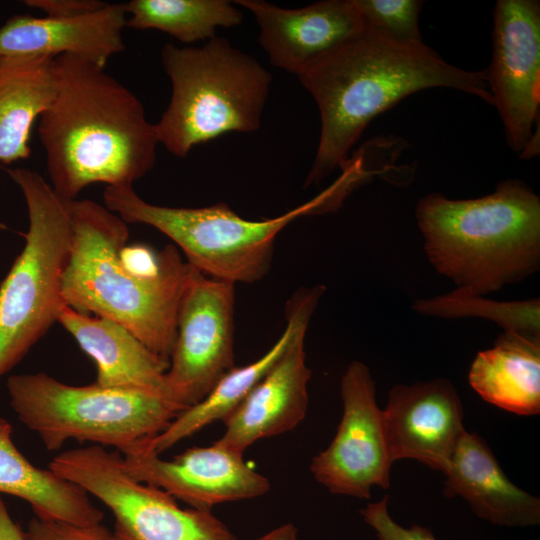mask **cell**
Listing matches in <instances>:
<instances>
[{
  "label": "cell",
  "instance_id": "obj_31",
  "mask_svg": "<svg viewBox=\"0 0 540 540\" xmlns=\"http://www.w3.org/2000/svg\"><path fill=\"white\" fill-rule=\"evenodd\" d=\"M256 540H297V528L292 523L278 526Z\"/></svg>",
  "mask_w": 540,
  "mask_h": 540
},
{
  "label": "cell",
  "instance_id": "obj_12",
  "mask_svg": "<svg viewBox=\"0 0 540 540\" xmlns=\"http://www.w3.org/2000/svg\"><path fill=\"white\" fill-rule=\"evenodd\" d=\"M493 54L486 69L493 105L511 149L532 141L540 104V2L498 0L493 12Z\"/></svg>",
  "mask_w": 540,
  "mask_h": 540
},
{
  "label": "cell",
  "instance_id": "obj_16",
  "mask_svg": "<svg viewBox=\"0 0 540 540\" xmlns=\"http://www.w3.org/2000/svg\"><path fill=\"white\" fill-rule=\"evenodd\" d=\"M307 328L291 343L242 403L223 421L218 445L244 454L253 443L294 429L306 416L311 370L306 364Z\"/></svg>",
  "mask_w": 540,
  "mask_h": 540
},
{
  "label": "cell",
  "instance_id": "obj_3",
  "mask_svg": "<svg viewBox=\"0 0 540 540\" xmlns=\"http://www.w3.org/2000/svg\"><path fill=\"white\" fill-rule=\"evenodd\" d=\"M69 209L72 243L62 284L65 304L119 323L169 361L179 306L198 270L168 244L160 251V272L139 275L121 255L129 232L120 216L89 199L69 201Z\"/></svg>",
  "mask_w": 540,
  "mask_h": 540
},
{
  "label": "cell",
  "instance_id": "obj_2",
  "mask_svg": "<svg viewBox=\"0 0 540 540\" xmlns=\"http://www.w3.org/2000/svg\"><path fill=\"white\" fill-rule=\"evenodd\" d=\"M55 96L39 137L50 185L66 201L90 184L133 186L154 167L159 144L137 96L103 67L54 58Z\"/></svg>",
  "mask_w": 540,
  "mask_h": 540
},
{
  "label": "cell",
  "instance_id": "obj_8",
  "mask_svg": "<svg viewBox=\"0 0 540 540\" xmlns=\"http://www.w3.org/2000/svg\"><path fill=\"white\" fill-rule=\"evenodd\" d=\"M10 405L49 451L68 440L112 446L129 454L162 432L181 412L164 396L140 390L65 384L46 373L12 375Z\"/></svg>",
  "mask_w": 540,
  "mask_h": 540
},
{
  "label": "cell",
  "instance_id": "obj_1",
  "mask_svg": "<svg viewBox=\"0 0 540 540\" xmlns=\"http://www.w3.org/2000/svg\"><path fill=\"white\" fill-rule=\"evenodd\" d=\"M313 96L321 131L305 186L348 165V153L370 121L406 96L445 87L493 105L486 71H469L443 60L422 43L395 41L367 28L313 60L298 75Z\"/></svg>",
  "mask_w": 540,
  "mask_h": 540
},
{
  "label": "cell",
  "instance_id": "obj_19",
  "mask_svg": "<svg viewBox=\"0 0 540 540\" xmlns=\"http://www.w3.org/2000/svg\"><path fill=\"white\" fill-rule=\"evenodd\" d=\"M442 473L445 495L464 499L479 518L501 527L540 523V499L510 481L478 434L464 432Z\"/></svg>",
  "mask_w": 540,
  "mask_h": 540
},
{
  "label": "cell",
  "instance_id": "obj_22",
  "mask_svg": "<svg viewBox=\"0 0 540 540\" xmlns=\"http://www.w3.org/2000/svg\"><path fill=\"white\" fill-rule=\"evenodd\" d=\"M11 424L0 416V495L30 504L36 517L79 525L102 523L104 514L79 486L34 466L15 446Z\"/></svg>",
  "mask_w": 540,
  "mask_h": 540
},
{
  "label": "cell",
  "instance_id": "obj_13",
  "mask_svg": "<svg viewBox=\"0 0 540 540\" xmlns=\"http://www.w3.org/2000/svg\"><path fill=\"white\" fill-rule=\"evenodd\" d=\"M123 459L131 477L194 509L211 511L216 505L253 499L270 490L268 478L253 470L243 454L215 442L189 448L171 460L142 445Z\"/></svg>",
  "mask_w": 540,
  "mask_h": 540
},
{
  "label": "cell",
  "instance_id": "obj_26",
  "mask_svg": "<svg viewBox=\"0 0 540 540\" xmlns=\"http://www.w3.org/2000/svg\"><path fill=\"white\" fill-rule=\"evenodd\" d=\"M365 26L403 43L424 42L419 29L421 0H354Z\"/></svg>",
  "mask_w": 540,
  "mask_h": 540
},
{
  "label": "cell",
  "instance_id": "obj_11",
  "mask_svg": "<svg viewBox=\"0 0 540 540\" xmlns=\"http://www.w3.org/2000/svg\"><path fill=\"white\" fill-rule=\"evenodd\" d=\"M342 416L329 446L314 456L310 471L330 493L368 499L374 486L387 489L393 461L382 409L369 368L353 361L340 384Z\"/></svg>",
  "mask_w": 540,
  "mask_h": 540
},
{
  "label": "cell",
  "instance_id": "obj_14",
  "mask_svg": "<svg viewBox=\"0 0 540 540\" xmlns=\"http://www.w3.org/2000/svg\"><path fill=\"white\" fill-rule=\"evenodd\" d=\"M382 416L393 463L414 459L441 472L466 431L460 396L446 379L395 385Z\"/></svg>",
  "mask_w": 540,
  "mask_h": 540
},
{
  "label": "cell",
  "instance_id": "obj_28",
  "mask_svg": "<svg viewBox=\"0 0 540 540\" xmlns=\"http://www.w3.org/2000/svg\"><path fill=\"white\" fill-rule=\"evenodd\" d=\"M388 502L389 497L384 496L360 510L364 522L374 530L378 540H436L426 527L418 524L404 527L398 524L389 513Z\"/></svg>",
  "mask_w": 540,
  "mask_h": 540
},
{
  "label": "cell",
  "instance_id": "obj_21",
  "mask_svg": "<svg viewBox=\"0 0 540 540\" xmlns=\"http://www.w3.org/2000/svg\"><path fill=\"white\" fill-rule=\"evenodd\" d=\"M468 380L486 402L511 413H540V336L504 331L478 352Z\"/></svg>",
  "mask_w": 540,
  "mask_h": 540
},
{
  "label": "cell",
  "instance_id": "obj_6",
  "mask_svg": "<svg viewBox=\"0 0 540 540\" xmlns=\"http://www.w3.org/2000/svg\"><path fill=\"white\" fill-rule=\"evenodd\" d=\"M103 200L126 223L149 225L168 236L202 274L236 284L253 283L267 274L276 237L287 225L333 209L343 197L335 183L312 200L263 220L242 218L225 203L199 208L155 205L142 199L133 186H106Z\"/></svg>",
  "mask_w": 540,
  "mask_h": 540
},
{
  "label": "cell",
  "instance_id": "obj_4",
  "mask_svg": "<svg viewBox=\"0 0 540 540\" xmlns=\"http://www.w3.org/2000/svg\"><path fill=\"white\" fill-rule=\"evenodd\" d=\"M415 216L428 260L457 288L484 296L539 269L540 198L520 181L475 199L428 194Z\"/></svg>",
  "mask_w": 540,
  "mask_h": 540
},
{
  "label": "cell",
  "instance_id": "obj_30",
  "mask_svg": "<svg viewBox=\"0 0 540 540\" xmlns=\"http://www.w3.org/2000/svg\"><path fill=\"white\" fill-rule=\"evenodd\" d=\"M0 540H24L23 530L12 520L1 495Z\"/></svg>",
  "mask_w": 540,
  "mask_h": 540
},
{
  "label": "cell",
  "instance_id": "obj_29",
  "mask_svg": "<svg viewBox=\"0 0 540 540\" xmlns=\"http://www.w3.org/2000/svg\"><path fill=\"white\" fill-rule=\"evenodd\" d=\"M28 7L43 11L47 17L73 18L93 13L107 3L99 0H26Z\"/></svg>",
  "mask_w": 540,
  "mask_h": 540
},
{
  "label": "cell",
  "instance_id": "obj_23",
  "mask_svg": "<svg viewBox=\"0 0 540 540\" xmlns=\"http://www.w3.org/2000/svg\"><path fill=\"white\" fill-rule=\"evenodd\" d=\"M55 92L54 58H0V162L30 156L32 126Z\"/></svg>",
  "mask_w": 540,
  "mask_h": 540
},
{
  "label": "cell",
  "instance_id": "obj_27",
  "mask_svg": "<svg viewBox=\"0 0 540 540\" xmlns=\"http://www.w3.org/2000/svg\"><path fill=\"white\" fill-rule=\"evenodd\" d=\"M24 540H116L102 523L79 525L35 517L23 531Z\"/></svg>",
  "mask_w": 540,
  "mask_h": 540
},
{
  "label": "cell",
  "instance_id": "obj_7",
  "mask_svg": "<svg viewBox=\"0 0 540 540\" xmlns=\"http://www.w3.org/2000/svg\"><path fill=\"white\" fill-rule=\"evenodd\" d=\"M25 199V244L0 284V376L13 369L49 331L65 304L63 276L69 262V201L27 168L7 169Z\"/></svg>",
  "mask_w": 540,
  "mask_h": 540
},
{
  "label": "cell",
  "instance_id": "obj_17",
  "mask_svg": "<svg viewBox=\"0 0 540 540\" xmlns=\"http://www.w3.org/2000/svg\"><path fill=\"white\" fill-rule=\"evenodd\" d=\"M123 3L73 18L15 15L0 28V58L72 55L105 67L125 49Z\"/></svg>",
  "mask_w": 540,
  "mask_h": 540
},
{
  "label": "cell",
  "instance_id": "obj_10",
  "mask_svg": "<svg viewBox=\"0 0 540 540\" xmlns=\"http://www.w3.org/2000/svg\"><path fill=\"white\" fill-rule=\"evenodd\" d=\"M235 284L197 271L177 316L164 397L183 410L200 402L234 365Z\"/></svg>",
  "mask_w": 540,
  "mask_h": 540
},
{
  "label": "cell",
  "instance_id": "obj_25",
  "mask_svg": "<svg viewBox=\"0 0 540 540\" xmlns=\"http://www.w3.org/2000/svg\"><path fill=\"white\" fill-rule=\"evenodd\" d=\"M412 308L417 313L441 318H485L495 322L504 331L529 333L540 336V301L538 298L499 302L484 298L465 288L430 299L416 300Z\"/></svg>",
  "mask_w": 540,
  "mask_h": 540
},
{
  "label": "cell",
  "instance_id": "obj_9",
  "mask_svg": "<svg viewBox=\"0 0 540 540\" xmlns=\"http://www.w3.org/2000/svg\"><path fill=\"white\" fill-rule=\"evenodd\" d=\"M49 469L110 509L116 540H238L211 511L182 509L167 492L131 477L119 452L100 445L71 449Z\"/></svg>",
  "mask_w": 540,
  "mask_h": 540
},
{
  "label": "cell",
  "instance_id": "obj_24",
  "mask_svg": "<svg viewBox=\"0 0 540 540\" xmlns=\"http://www.w3.org/2000/svg\"><path fill=\"white\" fill-rule=\"evenodd\" d=\"M126 26L155 29L191 44L208 41L217 28L240 25L243 14L227 0H130L123 3Z\"/></svg>",
  "mask_w": 540,
  "mask_h": 540
},
{
  "label": "cell",
  "instance_id": "obj_20",
  "mask_svg": "<svg viewBox=\"0 0 540 540\" xmlns=\"http://www.w3.org/2000/svg\"><path fill=\"white\" fill-rule=\"evenodd\" d=\"M58 323L96 364V384L164 396L169 361L148 349L134 334L110 319L80 313L64 305Z\"/></svg>",
  "mask_w": 540,
  "mask_h": 540
},
{
  "label": "cell",
  "instance_id": "obj_15",
  "mask_svg": "<svg viewBox=\"0 0 540 540\" xmlns=\"http://www.w3.org/2000/svg\"><path fill=\"white\" fill-rule=\"evenodd\" d=\"M259 26L270 62L296 76L313 60L362 33L365 23L354 0H323L287 9L264 0H238Z\"/></svg>",
  "mask_w": 540,
  "mask_h": 540
},
{
  "label": "cell",
  "instance_id": "obj_5",
  "mask_svg": "<svg viewBox=\"0 0 540 540\" xmlns=\"http://www.w3.org/2000/svg\"><path fill=\"white\" fill-rule=\"evenodd\" d=\"M161 61L172 91L154 126L171 154L186 157L198 144L260 127L272 77L254 57L215 36L199 47L167 43Z\"/></svg>",
  "mask_w": 540,
  "mask_h": 540
},
{
  "label": "cell",
  "instance_id": "obj_18",
  "mask_svg": "<svg viewBox=\"0 0 540 540\" xmlns=\"http://www.w3.org/2000/svg\"><path fill=\"white\" fill-rule=\"evenodd\" d=\"M324 291L325 287L322 285L296 291L286 306L285 329L271 348L250 364L234 366L200 402L180 412L144 447L160 455L211 423L224 421L272 368L297 332L308 328Z\"/></svg>",
  "mask_w": 540,
  "mask_h": 540
}]
</instances>
